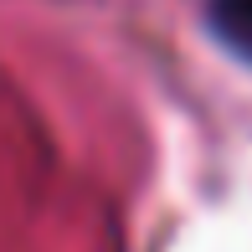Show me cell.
Returning a JSON list of instances; mask_svg holds the SVG:
<instances>
[{
    "label": "cell",
    "instance_id": "6da1fadb",
    "mask_svg": "<svg viewBox=\"0 0 252 252\" xmlns=\"http://www.w3.org/2000/svg\"><path fill=\"white\" fill-rule=\"evenodd\" d=\"M206 26L216 31L221 47L252 62V0H211L206 5Z\"/></svg>",
    "mask_w": 252,
    "mask_h": 252
}]
</instances>
